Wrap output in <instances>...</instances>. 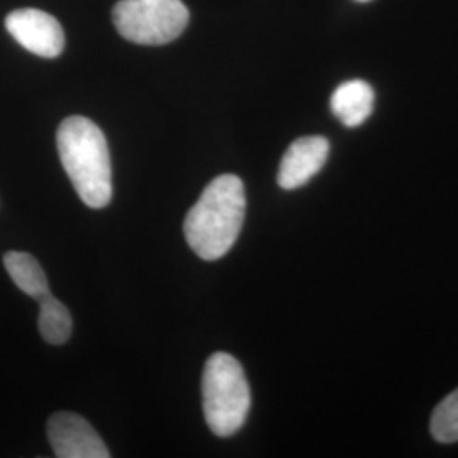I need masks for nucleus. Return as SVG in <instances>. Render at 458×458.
Listing matches in <instances>:
<instances>
[{
	"instance_id": "f257e3e1",
	"label": "nucleus",
	"mask_w": 458,
	"mask_h": 458,
	"mask_svg": "<svg viewBox=\"0 0 458 458\" xmlns=\"http://www.w3.org/2000/svg\"><path fill=\"white\" fill-rule=\"evenodd\" d=\"M245 211L242 179L231 174L216 177L185 216L183 234L187 243L202 260L223 259L240 236Z\"/></svg>"
},
{
	"instance_id": "f03ea898",
	"label": "nucleus",
	"mask_w": 458,
	"mask_h": 458,
	"mask_svg": "<svg viewBox=\"0 0 458 458\" xmlns=\"http://www.w3.org/2000/svg\"><path fill=\"white\" fill-rule=\"evenodd\" d=\"M56 147L66 175L83 204L100 209L113 197V166L104 132L83 115H70L56 132Z\"/></svg>"
},
{
	"instance_id": "7ed1b4c3",
	"label": "nucleus",
	"mask_w": 458,
	"mask_h": 458,
	"mask_svg": "<svg viewBox=\"0 0 458 458\" xmlns=\"http://www.w3.org/2000/svg\"><path fill=\"white\" fill-rule=\"evenodd\" d=\"M204 418L214 435L226 438L245 425L251 408V393L242 363L233 355H211L202 374Z\"/></svg>"
},
{
	"instance_id": "20e7f679",
	"label": "nucleus",
	"mask_w": 458,
	"mask_h": 458,
	"mask_svg": "<svg viewBox=\"0 0 458 458\" xmlns=\"http://www.w3.org/2000/svg\"><path fill=\"white\" fill-rule=\"evenodd\" d=\"M113 22L124 39L160 47L177 39L189 24V9L182 0H119Z\"/></svg>"
},
{
	"instance_id": "39448f33",
	"label": "nucleus",
	"mask_w": 458,
	"mask_h": 458,
	"mask_svg": "<svg viewBox=\"0 0 458 458\" xmlns=\"http://www.w3.org/2000/svg\"><path fill=\"white\" fill-rule=\"evenodd\" d=\"M5 30L22 48L41 58H56L65 49L62 24L39 9L13 11L5 17Z\"/></svg>"
},
{
	"instance_id": "423d86ee",
	"label": "nucleus",
	"mask_w": 458,
	"mask_h": 458,
	"mask_svg": "<svg viewBox=\"0 0 458 458\" xmlns=\"http://www.w3.org/2000/svg\"><path fill=\"white\" fill-rule=\"evenodd\" d=\"M49 445L60 458L111 457L106 443L89 421L75 412H55L47 426Z\"/></svg>"
},
{
	"instance_id": "0eeeda50",
	"label": "nucleus",
	"mask_w": 458,
	"mask_h": 458,
	"mask_svg": "<svg viewBox=\"0 0 458 458\" xmlns=\"http://www.w3.org/2000/svg\"><path fill=\"white\" fill-rule=\"evenodd\" d=\"M329 155V141L325 136H302L287 148L278 166V185L294 191L311 181L325 166Z\"/></svg>"
},
{
	"instance_id": "6e6552de",
	"label": "nucleus",
	"mask_w": 458,
	"mask_h": 458,
	"mask_svg": "<svg viewBox=\"0 0 458 458\" xmlns=\"http://www.w3.org/2000/svg\"><path fill=\"white\" fill-rule=\"evenodd\" d=\"M376 92L363 81H348L342 83L331 96V111L346 128L363 124L374 111Z\"/></svg>"
},
{
	"instance_id": "1a4fd4ad",
	"label": "nucleus",
	"mask_w": 458,
	"mask_h": 458,
	"mask_svg": "<svg viewBox=\"0 0 458 458\" xmlns=\"http://www.w3.org/2000/svg\"><path fill=\"white\" fill-rule=\"evenodd\" d=\"M4 267L24 294L38 301L49 294L47 274L33 255L24 251H9L4 255Z\"/></svg>"
},
{
	"instance_id": "9d476101",
	"label": "nucleus",
	"mask_w": 458,
	"mask_h": 458,
	"mask_svg": "<svg viewBox=\"0 0 458 458\" xmlns=\"http://www.w3.org/2000/svg\"><path fill=\"white\" fill-rule=\"evenodd\" d=\"M38 327L47 344H64L72 335L73 319L62 301L47 294L39 299Z\"/></svg>"
},
{
	"instance_id": "9b49d317",
	"label": "nucleus",
	"mask_w": 458,
	"mask_h": 458,
	"mask_svg": "<svg viewBox=\"0 0 458 458\" xmlns=\"http://www.w3.org/2000/svg\"><path fill=\"white\" fill-rule=\"evenodd\" d=\"M429 429L437 442H458V389L448 394L437 406Z\"/></svg>"
},
{
	"instance_id": "f8f14e48",
	"label": "nucleus",
	"mask_w": 458,
	"mask_h": 458,
	"mask_svg": "<svg viewBox=\"0 0 458 458\" xmlns=\"http://www.w3.org/2000/svg\"><path fill=\"white\" fill-rule=\"evenodd\" d=\"M355 2H370V0H355Z\"/></svg>"
}]
</instances>
